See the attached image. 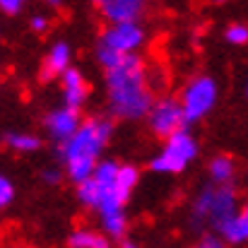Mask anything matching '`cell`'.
Segmentation results:
<instances>
[{
    "label": "cell",
    "instance_id": "1",
    "mask_svg": "<svg viewBox=\"0 0 248 248\" xmlns=\"http://www.w3.org/2000/svg\"><path fill=\"white\" fill-rule=\"evenodd\" d=\"M106 94H108V108L113 116L125 121H138L142 116H150L155 101L152 89L147 82V73L142 61L135 56L125 68L106 73Z\"/></svg>",
    "mask_w": 248,
    "mask_h": 248
},
{
    "label": "cell",
    "instance_id": "2",
    "mask_svg": "<svg viewBox=\"0 0 248 248\" xmlns=\"http://www.w3.org/2000/svg\"><path fill=\"white\" fill-rule=\"evenodd\" d=\"M111 133H113L111 121L89 118L65 145L58 147V155L65 164V176L73 183L80 186L94 176V171L99 166V155L106 147V142L111 140Z\"/></svg>",
    "mask_w": 248,
    "mask_h": 248
},
{
    "label": "cell",
    "instance_id": "3",
    "mask_svg": "<svg viewBox=\"0 0 248 248\" xmlns=\"http://www.w3.org/2000/svg\"><path fill=\"white\" fill-rule=\"evenodd\" d=\"M239 212V193L232 186L205 188L193 202V224H210L222 232Z\"/></svg>",
    "mask_w": 248,
    "mask_h": 248
},
{
    "label": "cell",
    "instance_id": "4",
    "mask_svg": "<svg viewBox=\"0 0 248 248\" xmlns=\"http://www.w3.org/2000/svg\"><path fill=\"white\" fill-rule=\"evenodd\" d=\"M198 157V142L188 130H178L166 140L164 150L152 159V171L159 173H181Z\"/></svg>",
    "mask_w": 248,
    "mask_h": 248
},
{
    "label": "cell",
    "instance_id": "5",
    "mask_svg": "<svg viewBox=\"0 0 248 248\" xmlns=\"http://www.w3.org/2000/svg\"><path fill=\"white\" fill-rule=\"evenodd\" d=\"M215 101H217V82L207 75L193 78L181 92V106H183V113H186V125L205 118L212 111Z\"/></svg>",
    "mask_w": 248,
    "mask_h": 248
},
{
    "label": "cell",
    "instance_id": "6",
    "mask_svg": "<svg viewBox=\"0 0 248 248\" xmlns=\"http://www.w3.org/2000/svg\"><path fill=\"white\" fill-rule=\"evenodd\" d=\"M150 128L155 135L169 140L171 135H176L178 130H186V113H183V106H181V99H159L155 101L152 111H150Z\"/></svg>",
    "mask_w": 248,
    "mask_h": 248
},
{
    "label": "cell",
    "instance_id": "7",
    "mask_svg": "<svg viewBox=\"0 0 248 248\" xmlns=\"http://www.w3.org/2000/svg\"><path fill=\"white\" fill-rule=\"evenodd\" d=\"M142 44H145V31L138 22L135 24H116L101 34V46L118 51V53H125V56H135V51Z\"/></svg>",
    "mask_w": 248,
    "mask_h": 248
},
{
    "label": "cell",
    "instance_id": "8",
    "mask_svg": "<svg viewBox=\"0 0 248 248\" xmlns=\"http://www.w3.org/2000/svg\"><path fill=\"white\" fill-rule=\"evenodd\" d=\"M44 125H46V133L51 135V140H56L58 145H65L82 128V121H80V113L75 108L63 106V108L51 111L44 118Z\"/></svg>",
    "mask_w": 248,
    "mask_h": 248
},
{
    "label": "cell",
    "instance_id": "9",
    "mask_svg": "<svg viewBox=\"0 0 248 248\" xmlns=\"http://www.w3.org/2000/svg\"><path fill=\"white\" fill-rule=\"evenodd\" d=\"M99 215H101V227L108 234V239H121L123 241L125 229H128V217L123 212V205L111 193H106V198L99 207Z\"/></svg>",
    "mask_w": 248,
    "mask_h": 248
},
{
    "label": "cell",
    "instance_id": "10",
    "mask_svg": "<svg viewBox=\"0 0 248 248\" xmlns=\"http://www.w3.org/2000/svg\"><path fill=\"white\" fill-rule=\"evenodd\" d=\"M99 10L111 22V27H116V24H135L140 12H142V2L140 0H101Z\"/></svg>",
    "mask_w": 248,
    "mask_h": 248
},
{
    "label": "cell",
    "instance_id": "11",
    "mask_svg": "<svg viewBox=\"0 0 248 248\" xmlns=\"http://www.w3.org/2000/svg\"><path fill=\"white\" fill-rule=\"evenodd\" d=\"M70 70V46L65 41H56L44 61V68H41V80L48 82L53 80L56 75H65Z\"/></svg>",
    "mask_w": 248,
    "mask_h": 248
},
{
    "label": "cell",
    "instance_id": "12",
    "mask_svg": "<svg viewBox=\"0 0 248 248\" xmlns=\"http://www.w3.org/2000/svg\"><path fill=\"white\" fill-rule=\"evenodd\" d=\"M87 82H84L82 73L70 68L65 75H63V96H65V106L68 108H80L84 101H87Z\"/></svg>",
    "mask_w": 248,
    "mask_h": 248
},
{
    "label": "cell",
    "instance_id": "13",
    "mask_svg": "<svg viewBox=\"0 0 248 248\" xmlns=\"http://www.w3.org/2000/svg\"><path fill=\"white\" fill-rule=\"evenodd\" d=\"M138 181H140V171H138L135 166L133 164H121L118 178H116V186H113L108 193H111L121 205H125V202H128V198L133 195V190H135Z\"/></svg>",
    "mask_w": 248,
    "mask_h": 248
},
{
    "label": "cell",
    "instance_id": "14",
    "mask_svg": "<svg viewBox=\"0 0 248 248\" xmlns=\"http://www.w3.org/2000/svg\"><path fill=\"white\" fill-rule=\"evenodd\" d=\"M219 236L227 244H244V241H248V202L236 212V217L219 232Z\"/></svg>",
    "mask_w": 248,
    "mask_h": 248
},
{
    "label": "cell",
    "instance_id": "15",
    "mask_svg": "<svg viewBox=\"0 0 248 248\" xmlns=\"http://www.w3.org/2000/svg\"><path fill=\"white\" fill-rule=\"evenodd\" d=\"M68 246L70 248H111L108 239L96 234V232H89V229H75L70 236H68Z\"/></svg>",
    "mask_w": 248,
    "mask_h": 248
},
{
    "label": "cell",
    "instance_id": "16",
    "mask_svg": "<svg viewBox=\"0 0 248 248\" xmlns=\"http://www.w3.org/2000/svg\"><path fill=\"white\" fill-rule=\"evenodd\" d=\"M78 198H80V202H82L84 207L99 210L101 202H104V198H106V190L94 178H89V181H84V183L78 186Z\"/></svg>",
    "mask_w": 248,
    "mask_h": 248
},
{
    "label": "cell",
    "instance_id": "17",
    "mask_svg": "<svg viewBox=\"0 0 248 248\" xmlns=\"http://www.w3.org/2000/svg\"><path fill=\"white\" fill-rule=\"evenodd\" d=\"M133 58H135V56H125V53L111 51V48H106V46H101V44H99V51H96V61L101 63V68H104L106 73L125 68V65H128Z\"/></svg>",
    "mask_w": 248,
    "mask_h": 248
},
{
    "label": "cell",
    "instance_id": "18",
    "mask_svg": "<svg viewBox=\"0 0 248 248\" xmlns=\"http://www.w3.org/2000/svg\"><path fill=\"white\" fill-rule=\"evenodd\" d=\"M232 176H234V162H232L229 157L219 155V157H215V159L210 162V178H212L215 183L229 186Z\"/></svg>",
    "mask_w": 248,
    "mask_h": 248
},
{
    "label": "cell",
    "instance_id": "19",
    "mask_svg": "<svg viewBox=\"0 0 248 248\" xmlns=\"http://www.w3.org/2000/svg\"><path fill=\"white\" fill-rule=\"evenodd\" d=\"M118 171H121V164H116V162H99V166H96V171H94V181L108 193L113 186H116V178H118Z\"/></svg>",
    "mask_w": 248,
    "mask_h": 248
},
{
    "label": "cell",
    "instance_id": "20",
    "mask_svg": "<svg viewBox=\"0 0 248 248\" xmlns=\"http://www.w3.org/2000/svg\"><path fill=\"white\" fill-rule=\"evenodd\" d=\"M5 142H7V147H12L17 152H36L41 147V140L31 133H7Z\"/></svg>",
    "mask_w": 248,
    "mask_h": 248
},
{
    "label": "cell",
    "instance_id": "21",
    "mask_svg": "<svg viewBox=\"0 0 248 248\" xmlns=\"http://www.w3.org/2000/svg\"><path fill=\"white\" fill-rule=\"evenodd\" d=\"M224 39L229 44H234V46H244V44H248V27L246 24H232V27H227Z\"/></svg>",
    "mask_w": 248,
    "mask_h": 248
},
{
    "label": "cell",
    "instance_id": "22",
    "mask_svg": "<svg viewBox=\"0 0 248 248\" xmlns=\"http://www.w3.org/2000/svg\"><path fill=\"white\" fill-rule=\"evenodd\" d=\"M12 198H15V186L7 176H2L0 178V207H7L12 202Z\"/></svg>",
    "mask_w": 248,
    "mask_h": 248
},
{
    "label": "cell",
    "instance_id": "23",
    "mask_svg": "<svg viewBox=\"0 0 248 248\" xmlns=\"http://www.w3.org/2000/svg\"><path fill=\"white\" fill-rule=\"evenodd\" d=\"M193 248H227V244H224V239L217 236V234H205Z\"/></svg>",
    "mask_w": 248,
    "mask_h": 248
},
{
    "label": "cell",
    "instance_id": "24",
    "mask_svg": "<svg viewBox=\"0 0 248 248\" xmlns=\"http://www.w3.org/2000/svg\"><path fill=\"white\" fill-rule=\"evenodd\" d=\"M22 7H24L22 0H0V10H2L5 15H19Z\"/></svg>",
    "mask_w": 248,
    "mask_h": 248
},
{
    "label": "cell",
    "instance_id": "25",
    "mask_svg": "<svg viewBox=\"0 0 248 248\" xmlns=\"http://www.w3.org/2000/svg\"><path fill=\"white\" fill-rule=\"evenodd\" d=\"M29 24H31V31H46V29H48V17H44V15H34Z\"/></svg>",
    "mask_w": 248,
    "mask_h": 248
},
{
    "label": "cell",
    "instance_id": "26",
    "mask_svg": "<svg viewBox=\"0 0 248 248\" xmlns=\"http://www.w3.org/2000/svg\"><path fill=\"white\" fill-rule=\"evenodd\" d=\"M61 178H63V173H61L56 166H48V169L44 171V181H46V183H61Z\"/></svg>",
    "mask_w": 248,
    "mask_h": 248
},
{
    "label": "cell",
    "instance_id": "27",
    "mask_svg": "<svg viewBox=\"0 0 248 248\" xmlns=\"http://www.w3.org/2000/svg\"><path fill=\"white\" fill-rule=\"evenodd\" d=\"M121 248H138V244L130 241V239H123V241H121Z\"/></svg>",
    "mask_w": 248,
    "mask_h": 248
}]
</instances>
